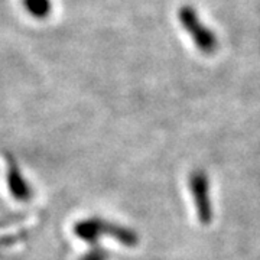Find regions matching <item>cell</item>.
Here are the masks:
<instances>
[{
    "label": "cell",
    "instance_id": "3957f363",
    "mask_svg": "<svg viewBox=\"0 0 260 260\" xmlns=\"http://www.w3.org/2000/svg\"><path fill=\"white\" fill-rule=\"evenodd\" d=\"M6 178H8V188H9L10 195L13 197L15 201L19 203H28L32 198V188L26 182V179L22 175V171L19 168L18 162L12 156H8V171H6Z\"/></svg>",
    "mask_w": 260,
    "mask_h": 260
},
{
    "label": "cell",
    "instance_id": "277c9868",
    "mask_svg": "<svg viewBox=\"0 0 260 260\" xmlns=\"http://www.w3.org/2000/svg\"><path fill=\"white\" fill-rule=\"evenodd\" d=\"M107 221L102 218H87L81 220L74 225V234L85 243L95 244L100 240V237L106 236Z\"/></svg>",
    "mask_w": 260,
    "mask_h": 260
},
{
    "label": "cell",
    "instance_id": "8992f818",
    "mask_svg": "<svg viewBox=\"0 0 260 260\" xmlns=\"http://www.w3.org/2000/svg\"><path fill=\"white\" fill-rule=\"evenodd\" d=\"M110 254L106 249H103L100 246H94L90 251H87L80 260H109Z\"/></svg>",
    "mask_w": 260,
    "mask_h": 260
},
{
    "label": "cell",
    "instance_id": "6da1fadb",
    "mask_svg": "<svg viewBox=\"0 0 260 260\" xmlns=\"http://www.w3.org/2000/svg\"><path fill=\"white\" fill-rule=\"evenodd\" d=\"M188 185L192 194L195 211L200 223L208 225L213 221V207L210 200V182L204 171H194L189 175Z\"/></svg>",
    "mask_w": 260,
    "mask_h": 260
},
{
    "label": "cell",
    "instance_id": "7a4b0ae2",
    "mask_svg": "<svg viewBox=\"0 0 260 260\" xmlns=\"http://www.w3.org/2000/svg\"><path fill=\"white\" fill-rule=\"evenodd\" d=\"M179 19L182 22V26L189 34V37L194 39L197 48L204 52L211 54L217 49V38L210 29H207L200 22L195 10L189 6H185L179 10Z\"/></svg>",
    "mask_w": 260,
    "mask_h": 260
},
{
    "label": "cell",
    "instance_id": "5b68a950",
    "mask_svg": "<svg viewBox=\"0 0 260 260\" xmlns=\"http://www.w3.org/2000/svg\"><path fill=\"white\" fill-rule=\"evenodd\" d=\"M22 3L29 15L38 19L47 18L52 9L51 0H22Z\"/></svg>",
    "mask_w": 260,
    "mask_h": 260
}]
</instances>
